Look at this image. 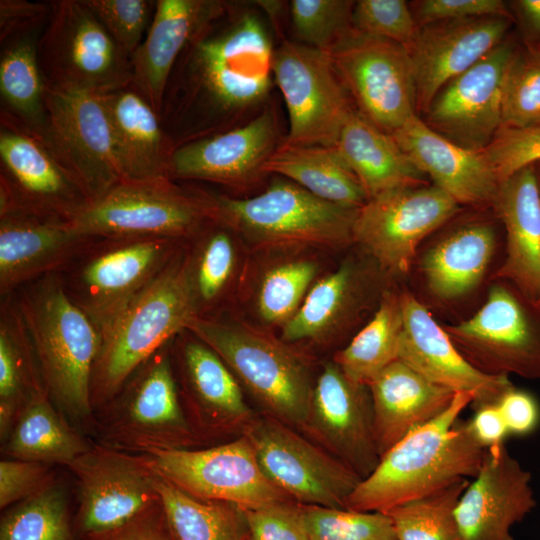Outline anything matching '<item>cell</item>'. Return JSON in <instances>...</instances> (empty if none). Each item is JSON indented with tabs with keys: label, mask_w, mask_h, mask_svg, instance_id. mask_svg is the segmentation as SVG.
<instances>
[{
	"label": "cell",
	"mask_w": 540,
	"mask_h": 540,
	"mask_svg": "<svg viewBox=\"0 0 540 540\" xmlns=\"http://www.w3.org/2000/svg\"><path fill=\"white\" fill-rule=\"evenodd\" d=\"M369 280L347 262L312 286L297 312L283 325L284 342L319 340L340 330L366 301Z\"/></svg>",
	"instance_id": "36"
},
{
	"label": "cell",
	"mask_w": 540,
	"mask_h": 540,
	"mask_svg": "<svg viewBox=\"0 0 540 540\" xmlns=\"http://www.w3.org/2000/svg\"><path fill=\"white\" fill-rule=\"evenodd\" d=\"M211 197L214 219L255 245L335 248L353 242L358 209L322 200L294 182H274L252 198Z\"/></svg>",
	"instance_id": "9"
},
{
	"label": "cell",
	"mask_w": 540,
	"mask_h": 540,
	"mask_svg": "<svg viewBox=\"0 0 540 540\" xmlns=\"http://www.w3.org/2000/svg\"><path fill=\"white\" fill-rule=\"evenodd\" d=\"M459 204L435 185L413 184L377 194L358 209L353 242L369 253L380 269L409 272L419 244L446 223Z\"/></svg>",
	"instance_id": "14"
},
{
	"label": "cell",
	"mask_w": 540,
	"mask_h": 540,
	"mask_svg": "<svg viewBox=\"0 0 540 540\" xmlns=\"http://www.w3.org/2000/svg\"><path fill=\"white\" fill-rule=\"evenodd\" d=\"M401 303L403 331L398 360L442 388L472 395L474 407L497 403L514 386L509 376L490 375L473 366L410 292L401 293Z\"/></svg>",
	"instance_id": "23"
},
{
	"label": "cell",
	"mask_w": 540,
	"mask_h": 540,
	"mask_svg": "<svg viewBox=\"0 0 540 540\" xmlns=\"http://www.w3.org/2000/svg\"><path fill=\"white\" fill-rule=\"evenodd\" d=\"M352 26L361 33L392 41L407 50L419 32L410 5L404 0L356 1Z\"/></svg>",
	"instance_id": "49"
},
{
	"label": "cell",
	"mask_w": 540,
	"mask_h": 540,
	"mask_svg": "<svg viewBox=\"0 0 540 540\" xmlns=\"http://www.w3.org/2000/svg\"><path fill=\"white\" fill-rule=\"evenodd\" d=\"M306 427L361 479L377 466L369 388L350 380L335 362L328 363L314 383Z\"/></svg>",
	"instance_id": "24"
},
{
	"label": "cell",
	"mask_w": 540,
	"mask_h": 540,
	"mask_svg": "<svg viewBox=\"0 0 540 540\" xmlns=\"http://www.w3.org/2000/svg\"><path fill=\"white\" fill-rule=\"evenodd\" d=\"M496 244L494 228L486 222L468 223L446 235L421 260L429 291L441 300L472 291L483 279Z\"/></svg>",
	"instance_id": "34"
},
{
	"label": "cell",
	"mask_w": 540,
	"mask_h": 540,
	"mask_svg": "<svg viewBox=\"0 0 540 540\" xmlns=\"http://www.w3.org/2000/svg\"><path fill=\"white\" fill-rule=\"evenodd\" d=\"M171 358L183 411L200 441L246 419L250 410L240 383L207 344L184 330L172 341Z\"/></svg>",
	"instance_id": "21"
},
{
	"label": "cell",
	"mask_w": 540,
	"mask_h": 540,
	"mask_svg": "<svg viewBox=\"0 0 540 540\" xmlns=\"http://www.w3.org/2000/svg\"><path fill=\"white\" fill-rule=\"evenodd\" d=\"M493 205L506 231V254L496 277L540 307V185L535 165L504 179Z\"/></svg>",
	"instance_id": "30"
},
{
	"label": "cell",
	"mask_w": 540,
	"mask_h": 540,
	"mask_svg": "<svg viewBox=\"0 0 540 540\" xmlns=\"http://www.w3.org/2000/svg\"><path fill=\"white\" fill-rule=\"evenodd\" d=\"M38 41L47 86L105 94L132 82L131 57L113 40L84 0L51 1Z\"/></svg>",
	"instance_id": "10"
},
{
	"label": "cell",
	"mask_w": 540,
	"mask_h": 540,
	"mask_svg": "<svg viewBox=\"0 0 540 540\" xmlns=\"http://www.w3.org/2000/svg\"><path fill=\"white\" fill-rule=\"evenodd\" d=\"M358 111L393 134L416 115V85L409 52L353 27L326 52Z\"/></svg>",
	"instance_id": "11"
},
{
	"label": "cell",
	"mask_w": 540,
	"mask_h": 540,
	"mask_svg": "<svg viewBox=\"0 0 540 540\" xmlns=\"http://www.w3.org/2000/svg\"><path fill=\"white\" fill-rule=\"evenodd\" d=\"M402 331L401 293L384 292L373 318L336 354L334 362L350 380L368 386L398 360Z\"/></svg>",
	"instance_id": "40"
},
{
	"label": "cell",
	"mask_w": 540,
	"mask_h": 540,
	"mask_svg": "<svg viewBox=\"0 0 540 540\" xmlns=\"http://www.w3.org/2000/svg\"><path fill=\"white\" fill-rule=\"evenodd\" d=\"M155 487L177 540H249L244 509L195 498L157 474Z\"/></svg>",
	"instance_id": "41"
},
{
	"label": "cell",
	"mask_w": 540,
	"mask_h": 540,
	"mask_svg": "<svg viewBox=\"0 0 540 540\" xmlns=\"http://www.w3.org/2000/svg\"><path fill=\"white\" fill-rule=\"evenodd\" d=\"M0 202L71 220L91 198L41 140L0 114Z\"/></svg>",
	"instance_id": "19"
},
{
	"label": "cell",
	"mask_w": 540,
	"mask_h": 540,
	"mask_svg": "<svg viewBox=\"0 0 540 540\" xmlns=\"http://www.w3.org/2000/svg\"><path fill=\"white\" fill-rule=\"evenodd\" d=\"M101 96L123 180L168 177L175 148L159 114L131 84Z\"/></svg>",
	"instance_id": "32"
},
{
	"label": "cell",
	"mask_w": 540,
	"mask_h": 540,
	"mask_svg": "<svg viewBox=\"0 0 540 540\" xmlns=\"http://www.w3.org/2000/svg\"><path fill=\"white\" fill-rule=\"evenodd\" d=\"M538 173V178H539V185H540V171L537 172Z\"/></svg>",
	"instance_id": "60"
},
{
	"label": "cell",
	"mask_w": 540,
	"mask_h": 540,
	"mask_svg": "<svg viewBox=\"0 0 540 540\" xmlns=\"http://www.w3.org/2000/svg\"><path fill=\"white\" fill-rule=\"evenodd\" d=\"M191 250L185 249L187 272L197 317L221 300L234 276L237 250L230 230L213 219L193 237Z\"/></svg>",
	"instance_id": "42"
},
{
	"label": "cell",
	"mask_w": 540,
	"mask_h": 540,
	"mask_svg": "<svg viewBox=\"0 0 540 540\" xmlns=\"http://www.w3.org/2000/svg\"><path fill=\"white\" fill-rule=\"evenodd\" d=\"M444 329L480 371L540 379V307L516 288L492 286L472 317Z\"/></svg>",
	"instance_id": "12"
},
{
	"label": "cell",
	"mask_w": 540,
	"mask_h": 540,
	"mask_svg": "<svg viewBox=\"0 0 540 540\" xmlns=\"http://www.w3.org/2000/svg\"><path fill=\"white\" fill-rule=\"evenodd\" d=\"M84 540H177V538L159 498L119 528Z\"/></svg>",
	"instance_id": "56"
},
{
	"label": "cell",
	"mask_w": 540,
	"mask_h": 540,
	"mask_svg": "<svg viewBox=\"0 0 540 540\" xmlns=\"http://www.w3.org/2000/svg\"><path fill=\"white\" fill-rule=\"evenodd\" d=\"M368 388L380 457L410 432L439 416L456 394L428 381L400 360L383 369Z\"/></svg>",
	"instance_id": "31"
},
{
	"label": "cell",
	"mask_w": 540,
	"mask_h": 540,
	"mask_svg": "<svg viewBox=\"0 0 540 540\" xmlns=\"http://www.w3.org/2000/svg\"><path fill=\"white\" fill-rule=\"evenodd\" d=\"M356 175L369 198L387 190L421 184L422 173L394 137L358 110L347 116L333 146Z\"/></svg>",
	"instance_id": "33"
},
{
	"label": "cell",
	"mask_w": 540,
	"mask_h": 540,
	"mask_svg": "<svg viewBox=\"0 0 540 540\" xmlns=\"http://www.w3.org/2000/svg\"><path fill=\"white\" fill-rule=\"evenodd\" d=\"M497 406L511 435H529L540 424V405L526 390L513 386L500 397Z\"/></svg>",
	"instance_id": "57"
},
{
	"label": "cell",
	"mask_w": 540,
	"mask_h": 540,
	"mask_svg": "<svg viewBox=\"0 0 540 540\" xmlns=\"http://www.w3.org/2000/svg\"><path fill=\"white\" fill-rule=\"evenodd\" d=\"M531 481L505 444L486 449L456 508L463 540H514L511 527L536 506Z\"/></svg>",
	"instance_id": "25"
},
{
	"label": "cell",
	"mask_w": 540,
	"mask_h": 540,
	"mask_svg": "<svg viewBox=\"0 0 540 540\" xmlns=\"http://www.w3.org/2000/svg\"><path fill=\"white\" fill-rule=\"evenodd\" d=\"M186 241L93 238L57 275L66 294L91 320L102 340Z\"/></svg>",
	"instance_id": "7"
},
{
	"label": "cell",
	"mask_w": 540,
	"mask_h": 540,
	"mask_svg": "<svg viewBox=\"0 0 540 540\" xmlns=\"http://www.w3.org/2000/svg\"><path fill=\"white\" fill-rule=\"evenodd\" d=\"M53 465L19 459L0 461V509L26 500L57 481Z\"/></svg>",
	"instance_id": "53"
},
{
	"label": "cell",
	"mask_w": 540,
	"mask_h": 540,
	"mask_svg": "<svg viewBox=\"0 0 540 540\" xmlns=\"http://www.w3.org/2000/svg\"><path fill=\"white\" fill-rule=\"evenodd\" d=\"M301 506L310 540H398L384 512Z\"/></svg>",
	"instance_id": "46"
},
{
	"label": "cell",
	"mask_w": 540,
	"mask_h": 540,
	"mask_svg": "<svg viewBox=\"0 0 540 540\" xmlns=\"http://www.w3.org/2000/svg\"><path fill=\"white\" fill-rule=\"evenodd\" d=\"M48 130L44 144L91 201L123 180L101 94L46 85Z\"/></svg>",
	"instance_id": "18"
},
{
	"label": "cell",
	"mask_w": 540,
	"mask_h": 540,
	"mask_svg": "<svg viewBox=\"0 0 540 540\" xmlns=\"http://www.w3.org/2000/svg\"><path fill=\"white\" fill-rule=\"evenodd\" d=\"M211 193L168 177L126 179L69 220L88 237L188 240L213 220Z\"/></svg>",
	"instance_id": "8"
},
{
	"label": "cell",
	"mask_w": 540,
	"mask_h": 540,
	"mask_svg": "<svg viewBox=\"0 0 540 540\" xmlns=\"http://www.w3.org/2000/svg\"><path fill=\"white\" fill-rule=\"evenodd\" d=\"M46 393L34 347L14 295L0 303V443L38 396Z\"/></svg>",
	"instance_id": "35"
},
{
	"label": "cell",
	"mask_w": 540,
	"mask_h": 540,
	"mask_svg": "<svg viewBox=\"0 0 540 540\" xmlns=\"http://www.w3.org/2000/svg\"><path fill=\"white\" fill-rule=\"evenodd\" d=\"M273 113L264 111L245 125L229 128L177 147L168 178L203 180L237 186L263 173V165L276 145Z\"/></svg>",
	"instance_id": "27"
},
{
	"label": "cell",
	"mask_w": 540,
	"mask_h": 540,
	"mask_svg": "<svg viewBox=\"0 0 540 540\" xmlns=\"http://www.w3.org/2000/svg\"><path fill=\"white\" fill-rule=\"evenodd\" d=\"M52 11L50 2L0 1V43L44 29Z\"/></svg>",
	"instance_id": "55"
},
{
	"label": "cell",
	"mask_w": 540,
	"mask_h": 540,
	"mask_svg": "<svg viewBox=\"0 0 540 540\" xmlns=\"http://www.w3.org/2000/svg\"><path fill=\"white\" fill-rule=\"evenodd\" d=\"M472 404V395L456 393L445 411L380 457L375 469L348 496L344 508L386 512L459 480L474 478L486 449L474 439L467 421L460 419Z\"/></svg>",
	"instance_id": "2"
},
{
	"label": "cell",
	"mask_w": 540,
	"mask_h": 540,
	"mask_svg": "<svg viewBox=\"0 0 540 540\" xmlns=\"http://www.w3.org/2000/svg\"><path fill=\"white\" fill-rule=\"evenodd\" d=\"M145 454L155 474L201 500L227 502L244 510L288 500L262 471L246 435L207 448Z\"/></svg>",
	"instance_id": "15"
},
{
	"label": "cell",
	"mask_w": 540,
	"mask_h": 540,
	"mask_svg": "<svg viewBox=\"0 0 540 540\" xmlns=\"http://www.w3.org/2000/svg\"><path fill=\"white\" fill-rule=\"evenodd\" d=\"M470 479H462L386 513L398 540H463L456 508Z\"/></svg>",
	"instance_id": "44"
},
{
	"label": "cell",
	"mask_w": 540,
	"mask_h": 540,
	"mask_svg": "<svg viewBox=\"0 0 540 540\" xmlns=\"http://www.w3.org/2000/svg\"><path fill=\"white\" fill-rule=\"evenodd\" d=\"M220 16L188 44L170 75L160 119L175 149L226 130L233 114L268 94L274 50L263 24L248 14L220 26Z\"/></svg>",
	"instance_id": "1"
},
{
	"label": "cell",
	"mask_w": 540,
	"mask_h": 540,
	"mask_svg": "<svg viewBox=\"0 0 540 540\" xmlns=\"http://www.w3.org/2000/svg\"><path fill=\"white\" fill-rule=\"evenodd\" d=\"M12 295L30 335L47 395L90 438L91 380L100 333L66 294L57 274L36 279Z\"/></svg>",
	"instance_id": "3"
},
{
	"label": "cell",
	"mask_w": 540,
	"mask_h": 540,
	"mask_svg": "<svg viewBox=\"0 0 540 540\" xmlns=\"http://www.w3.org/2000/svg\"><path fill=\"white\" fill-rule=\"evenodd\" d=\"M214 0H157L148 31L131 57V85L159 114L170 75L197 34L223 14Z\"/></svg>",
	"instance_id": "29"
},
{
	"label": "cell",
	"mask_w": 540,
	"mask_h": 540,
	"mask_svg": "<svg viewBox=\"0 0 540 540\" xmlns=\"http://www.w3.org/2000/svg\"><path fill=\"white\" fill-rule=\"evenodd\" d=\"M411 7L419 28L442 21L486 16L510 17L501 0H420L413 2Z\"/></svg>",
	"instance_id": "54"
},
{
	"label": "cell",
	"mask_w": 540,
	"mask_h": 540,
	"mask_svg": "<svg viewBox=\"0 0 540 540\" xmlns=\"http://www.w3.org/2000/svg\"><path fill=\"white\" fill-rule=\"evenodd\" d=\"M391 135L414 166L459 205H493L500 181L484 150L454 143L417 115Z\"/></svg>",
	"instance_id": "28"
},
{
	"label": "cell",
	"mask_w": 540,
	"mask_h": 540,
	"mask_svg": "<svg viewBox=\"0 0 540 540\" xmlns=\"http://www.w3.org/2000/svg\"><path fill=\"white\" fill-rule=\"evenodd\" d=\"M92 443L44 393L23 411L0 451L3 458L67 467Z\"/></svg>",
	"instance_id": "38"
},
{
	"label": "cell",
	"mask_w": 540,
	"mask_h": 540,
	"mask_svg": "<svg viewBox=\"0 0 540 540\" xmlns=\"http://www.w3.org/2000/svg\"><path fill=\"white\" fill-rule=\"evenodd\" d=\"M484 151L501 183L517 171L540 162V124L526 128L501 127Z\"/></svg>",
	"instance_id": "51"
},
{
	"label": "cell",
	"mask_w": 540,
	"mask_h": 540,
	"mask_svg": "<svg viewBox=\"0 0 540 540\" xmlns=\"http://www.w3.org/2000/svg\"><path fill=\"white\" fill-rule=\"evenodd\" d=\"M196 317L183 246L102 338L91 380L93 412Z\"/></svg>",
	"instance_id": "4"
},
{
	"label": "cell",
	"mask_w": 540,
	"mask_h": 540,
	"mask_svg": "<svg viewBox=\"0 0 540 540\" xmlns=\"http://www.w3.org/2000/svg\"><path fill=\"white\" fill-rule=\"evenodd\" d=\"M93 238L78 233L69 220L0 202V296L59 273Z\"/></svg>",
	"instance_id": "22"
},
{
	"label": "cell",
	"mask_w": 540,
	"mask_h": 540,
	"mask_svg": "<svg viewBox=\"0 0 540 540\" xmlns=\"http://www.w3.org/2000/svg\"><path fill=\"white\" fill-rule=\"evenodd\" d=\"M273 76L289 116L282 143L333 147L353 108L328 54L285 40L274 50Z\"/></svg>",
	"instance_id": "16"
},
{
	"label": "cell",
	"mask_w": 540,
	"mask_h": 540,
	"mask_svg": "<svg viewBox=\"0 0 540 540\" xmlns=\"http://www.w3.org/2000/svg\"><path fill=\"white\" fill-rule=\"evenodd\" d=\"M244 515L249 540H310L301 504L285 500Z\"/></svg>",
	"instance_id": "52"
},
{
	"label": "cell",
	"mask_w": 540,
	"mask_h": 540,
	"mask_svg": "<svg viewBox=\"0 0 540 540\" xmlns=\"http://www.w3.org/2000/svg\"><path fill=\"white\" fill-rule=\"evenodd\" d=\"M0 540H78L67 489L57 480L47 489L5 509Z\"/></svg>",
	"instance_id": "43"
},
{
	"label": "cell",
	"mask_w": 540,
	"mask_h": 540,
	"mask_svg": "<svg viewBox=\"0 0 540 540\" xmlns=\"http://www.w3.org/2000/svg\"><path fill=\"white\" fill-rule=\"evenodd\" d=\"M540 124V52H515L505 78L502 127Z\"/></svg>",
	"instance_id": "47"
},
{
	"label": "cell",
	"mask_w": 540,
	"mask_h": 540,
	"mask_svg": "<svg viewBox=\"0 0 540 540\" xmlns=\"http://www.w3.org/2000/svg\"><path fill=\"white\" fill-rule=\"evenodd\" d=\"M467 423L474 439L484 449L504 445L509 434L497 403L475 407V413Z\"/></svg>",
	"instance_id": "58"
},
{
	"label": "cell",
	"mask_w": 540,
	"mask_h": 540,
	"mask_svg": "<svg viewBox=\"0 0 540 540\" xmlns=\"http://www.w3.org/2000/svg\"><path fill=\"white\" fill-rule=\"evenodd\" d=\"M514 54L513 45L504 41L447 83L430 104L424 122L462 147L485 150L502 127L504 83Z\"/></svg>",
	"instance_id": "20"
},
{
	"label": "cell",
	"mask_w": 540,
	"mask_h": 540,
	"mask_svg": "<svg viewBox=\"0 0 540 540\" xmlns=\"http://www.w3.org/2000/svg\"><path fill=\"white\" fill-rule=\"evenodd\" d=\"M66 468L77 485L74 531L78 540L119 528L160 498L146 454L93 441Z\"/></svg>",
	"instance_id": "13"
},
{
	"label": "cell",
	"mask_w": 540,
	"mask_h": 540,
	"mask_svg": "<svg viewBox=\"0 0 540 540\" xmlns=\"http://www.w3.org/2000/svg\"><path fill=\"white\" fill-rule=\"evenodd\" d=\"M109 35L130 57L142 43L152 21L153 0H84Z\"/></svg>",
	"instance_id": "50"
},
{
	"label": "cell",
	"mask_w": 540,
	"mask_h": 540,
	"mask_svg": "<svg viewBox=\"0 0 540 540\" xmlns=\"http://www.w3.org/2000/svg\"><path fill=\"white\" fill-rule=\"evenodd\" d=\"M317 272L310 260L281 263L265 273L256 305L260 317L267 323L284 325L299 309Z\"/></svg>",
	"instance_id": "45"
},
{
	"label": "cell",
	"mask_w": 540,
	"mask_h": 540,
	"mask_svg": "<svg viewBox=\"0 0 540 540\" xmlns=\"http://www.w3.org/2000/svg\"><path fill=\"white\" fill-rule=\"evenodd\" d=\"M354 1L293 0L292 26L303 44L323 52L330 50L352 26Z\"/></svg>",
	"instance_id": "48"
},
{
	"label": "cell",
	"mask_w": 540,
	"mask_h": 540,
	"mask_svg": "<svg viewBox=\"0 0 540 540\" xmlns=\"http://www.w3.org/2000/svg\"><path fill=\"white\" fill-rule=\"evenodd\" d=\"M187 330L220 356L270 417L307 426L314 387L310 368L283 340L216 316L196 317Z\"/></svg>",
	"instance_id": "5"
},
{
	"label": "cell",
	"mask_w": 540,
	"mask_h": 540,
	"mask_svg": "<svg viewBox=\"0 0 540 540\" xmlns=\"http://www.w3.org/2000/svg\"><path fill=\"white\" fill-rule=\"evenodd\" d=\"M266 477L301 505L344 508L361 477L272 417L253 422L245 432Z\"/></svg>",
	"instance_id": "17"
},
{
	"label": "cell",
	"mask_w": 540,
	"mask_h": 540,
	"mask_svg": "<svg viewBox=\"0 0 540 540\" xmlns=\"http://www.w3.org/2000/svg\"><path fill=\"white\" fill-rule=\"evenodd\" d=\"M509 24V17L486 16L420 27L408 49L415 78L417 109L426 113L447 83L504 42Z\"/></svg>",
	"instance_id": "26"
},
{
	"label": "cell",
	"mask_w": 540,
	"mask_h": 540,
	"mask_svg": "<svg viewBox=\"0 0 540 540\" xmlns=\"http://www.w3.org/2000/svg\"><path fill=\"white\" fill-rule=\"evenodd\" d=\"M41 32L21 35L1 44L0 114L44 143L48 121L46 83L38 57Z\"/></svg>",
	"instance_id": "39"
},
{
	"label": "cell",
	"mask_w": 540,
	"mask_h": 540,
	"mask_svg": "<svg viewBox=\"0 0 540 540\" xmlns=\"http://www.w3.org/2000/svg\"><path fill=\"white\" fill-rule=\"evenodd\" d=\"M526 26L540 35V0H519L515 2Z\"/></svg>",
	"instance_id": "59"
},
{
	"label": "cell",
	"mask_w": 540,
	"mask_h": 540,
	"mask_svg": "<svg viewBox=\"0 0 540 540\" xmlns=\"http://www.w3.org/2000/svg\"><path fill=\"white\" fill-rule=\"evenodd\" d=\"M262 170L280 174L318 198L341 207L359 209L369 199L334 147L291 146L281 142Z\"/></svg>",
	"instance_id": "37"
},
{
	"label": "cell",
	"mask_w": 540,
	"mask_h": 540,
	"mask_svg": "<svg viewBox=\"0 0 540 540\" xmlns=\"http://www.w3.org/2000/svg\"><path fill=\"white\" fill-rule=\"evenodd\" d=\"M172 341L142 363L118 392L93 412L91 440L135 454L199 448L200 440L180 401Z\"/></svg>",
	"instance_id": "6"
}]
</instances>
